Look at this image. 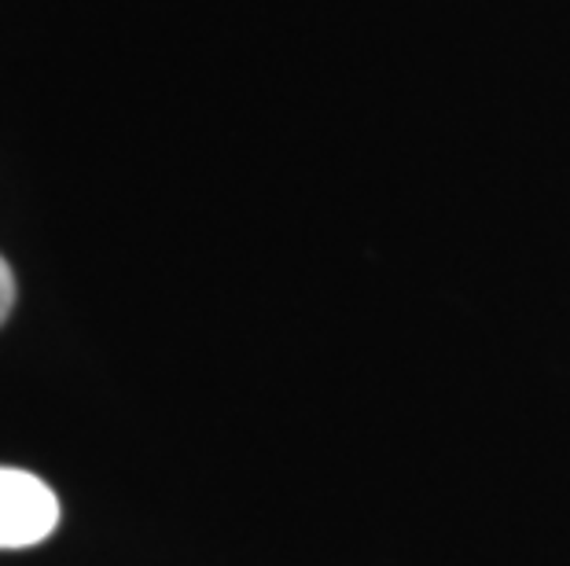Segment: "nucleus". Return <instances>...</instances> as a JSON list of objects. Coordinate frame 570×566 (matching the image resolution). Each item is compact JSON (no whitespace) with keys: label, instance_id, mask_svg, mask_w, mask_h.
I'll list each match as a JSON object with an SVG mask.
<instances>
[{"label":"nucleus","instance_id":"1","mask_svg":"<svg viewBox=\"0 0 570 566\" xmlns=\"http://www.w3.org/2000/svg\"><path fill=\"white\" fill-rule=\"evenodd\" d=\"M59 526V497L38 475L0 467V548H30Z\"/></svg>","mask_w":570,"mask_h":566},{"label":"nucleus","instance_id":"2","mask_svg":"<svg viewBox=\"0 0 570 566\" xmlns=\"http://www.w3.org/2000/svg\"><path fill=\"white\" fill-rule=\"evenodd\" d=\"M11 306H16V276H11L8 261L0 258V324L8 320Z\"/></svg>","mask_w":570,"mask_h":566}]
</instances>
